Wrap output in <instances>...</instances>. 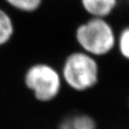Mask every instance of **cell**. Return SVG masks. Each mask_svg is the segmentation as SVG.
I'll list each match as a JSON object with an SVG mask.
<instances>
[{"label": "cell", "instance_id": "obj_1", "mask_svg": "<svg viewBox=\"0 0 129 129\" xmlns=\"http://www.w3.org/2000/svg\"><path fill=\"white\" fill-rule=\"evenodd\" d=\"M117 34L108 18H88L75 30V40L79 49L100 58L116 48Z\"/></svg>", "mask_w": 129, "mask_h": 129}, {"label": "cell", "instance_id": "obj_2", "mask_svg": "<svg viewBox=\"0 0 129 129\" xmlns=\"http://www.w3.org/2000/svg\"><path fill=\"white\" fill-rule=\"evenodd\" d=\"M60 73L64 85L75 92H84L99 83L100 64L98 58L79 49L65 57Z\"/></svg>", "mask_w": 129, "mask_h": 129}, {"label": "cell", "instance_id": "obj_3", "mask_svg": "<svg viewBox=\"0 0 129 129\" xmlns=\"http://www.w3.org/2000/svg\"><path fill=\"white\" fill-rule=\"evenodd\" d=\"M24 86L41 103H50L58 98L63 87L60 70L48 62H35L24 74Z\"/></svg>", "mask_w": 129, "mask_h": 129}, {"label": "cell", "instance_id": "obj_4", "mask_svg": "<svg viewBox=\"0 0 129 129\" xmlns=\"http://www.w3.org/2000/svg\"><path fill=\"white\" fill-rule=\"evenodd\" d=\"M80 4L89 18H109L116 11L119 0H80Z\"/></svg>", "mask_w": 129, "mask_h": 129}, {"label": "cell", "instance_id": "obj_5", "mask_svg": "<svg viewBox=\"0 0 129 129\" xmlns=\"http://www.w3.org/2000/svg\"><path fill=\"white\" fill-rule=\"evenodd\" d=\"M15 34V23L6 9L0 8V48L7 45Z\"/></svg>", "mask_w": 129, "mask_h": 129}, {"label": "cell", "instance_id": "obj_6", "mask_svg": "<svg viewBox=\"0 0 129 129\" xmlns=\"http://www.w3.org/2000/svg\"><path fill=\"white\" fill-rule=\"evenodd\" d=\"M94 119L87 115L80 114L65 120L60 125V129H96Z\"/></svg>", "mask_w": 129, "mask_h": 129}, {"label": "cell", "instance_id": "obj_7", "mask_svg": "<svg viewBox=\"0 0 129 129\" xmlns=\"http://www.w3.org/2000/svg\"><path fill=\"white\" fill-rule=\"evenodd\" d=\"M11 9L22 13H34L37 12L45 0H4Z\"/></svg>", "mask_w": 129, "mask_h": 129}, {"label": "cell", "instance_id": "obj_8", "mask_svg": "<svg viewBox=\"0 0 129 129\" xmlns=\"http://www.w3.org/2000/svg\"><path fill=\"white\" fill-rule=\"evenodd\" d=\"M116 48L121 57L124 59L129 57V28H123L117 35Z\"/></svg>", "mask_w": 129, "mask_h": 129}]
</instances>
